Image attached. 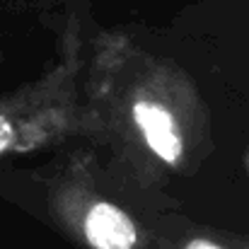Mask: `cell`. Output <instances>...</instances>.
Wrapping results in <instances>:
<instances>
[{
	"label": "cell",
	"mask_w": 249,
	"mask_h": 249,
	"mask_svg": "<svg viewBox=\"0 0 249 249\" xmlns=\"http://www.w3.org/2000/svg\"><path fill=\"white\" fill-rule=\"evenodd\" d=\"M85 237L94 249H133L138 242L131 218L111 203L92 206L85 218Z\"/></svg>",
	"instance_id": "obj_1"
},
{
	"label": "cell",
	"mask_w": 249,
	"mask_h": 249,
	"mask_svg": "<svg viewBox=\"0 0 249 249\" xmlns=\"http://www.w3.org/2000/svg\"><path fill=\"white\" fill-rule=\"evenodd\" d=\"M133 116L138 128L143 131L153 153H158L165 162H177L181 155V136L174 124V116L165 107L153 102H138L133 107Z\"/></svg>",
	"instance_id": "obj_2"
},
{
	"label": "cell",
	"mask_w": 249,
	"mask_h": 249,
	"mask_svg": "<svg viewBox=\"0 0 249 249\" xmlns=\"http://www.w3.org/2000/svg\"><path fill=\"white\" fill-rule=\"evenodd\" d=\"M186 249H220L218 245H213V242H208V240H194V242H189Z\"/></svg>",
	"instance_id": "obj_3"
}]
</instances>
